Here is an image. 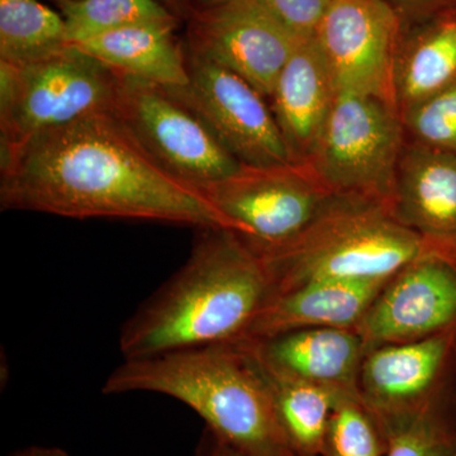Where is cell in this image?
<instances>
[{"label": "cell", "mask_w": 456, "mask_h": 456, "mask_svg": "<svg viewBox=\"0 0 456 456\" xmlns=\"http://www.w3.org/2000/svg\"><path fill=\"white\" fill-rule=\"evenodd\" d=\"M0 208L232 230L197 188L147 154L113 110L0 149Z\"/></svg>", "instance_id": "obj_1"}, {"label": "cell", "mask_w": 456, "mask_h": 456, "mask_svg": "<svg viewBox=\"0 0 456 456\" xmlns=\"http://www.w3.org/2000/svg\"><path fill=\"white\" fill-rule=\"evenodd\" d=\"M274 296L263 255L228 228H200L188 260L123 325L125 359L241 340Z\"/></svg>", "instance_id": "obj_2"}, {"label": "cell", "mask_w": 456, "mask_h": 456, "mask_svg": "<svg viewBox=\"0 0 456 456\" xmlns=\"http://www.w3.org/2000/svg\"><path fill=\"white\" fill-rule=\"evenodd\" d=\"M102 391L108 395L158 393L176 399L240 455L297 456L241 342L125 359Z\"/></svg>", "instance_id": "obj_3"}, {"label": "cell", "mask_w": 456, "mask_h": 456, "mask_svg": "<svg viewBox=\"0 0 456 456\" xmlns=\"http://www.w3.org/2000/svg\"><path fill=\"white\" fill-rule=\"evenodd\" d=\"M259 253L275 296L316 281H387L419 257L456 256V241L411 230L384 204L338 197L298 236Z\"/></svg>", "instance_id": "obj_4"}, {"label": "cell", "mask_w": 456, "mask_h": 456, "mask_svg": "<svg viewBox=\"0 0 456 456\" xmlns=\"http://www.w3.org/2000/svg\"><path fill=\"white\" fill-rule=\"evenodd\" d=\"M121 75L74 45L31 64L0 62V149L112 110Z\"/></svg>", "instance_id": "obj_5"}, {"label": "cell", "mask_w": 456, "mask_h": 456, "mask_svg": "<svg viewBox=\"0 0 456 456\" xmlns=\"http://www.w3.org/2000/svg\"><path fill=\"white\" fill-rule=\"evenodd\" d=\"M401 113L380 99L338 92L307 164L338 197L391 207L403 151Z\"/></svg>", "instance_id": "obj_6"}, {"label": "cell", "mask_w": 456, "mask_h": 456, "mask_svg": "<svg viewBox=\"0 0 456 456\" xmlns=\"http://www.w3.org/2000/svg\"><path fill=\"white\" fill-rule=\"evenodd\" d=\"M257 251L290 241L320 217L335 196L307 164L254 167L197 188Z\"/></svg>", "instance_id": "obj_7"}, {"label": "cell", "mask_w": 456, "mask_h": 456, "mask_svg": "<svg viewBox=\"0 0 456 456\" xmlns=\"http://www.w3.org/2000/svg\"><path fill=\"white\" fill-rule=\"evenodd\" d=\"M113 112L152 159L194 188L233 175L242 164L202 121L158 84L121 74Z\"/></svg>", "instance_id": "obj_8"}, {"label": "cell", "mask_w": 456, "mask_h": 456, "mask_svg": "<svg viewBox=\"0 0 456 456\" xmlns=\"http://www.w3.org/2000/svg\"><path fill=\"white\" fill-rule=\"evenodd\" d=\"M188 83L163 86L196 114L222 146L242 165L293 163L272 108L241 77L187 51Z\"/></svg>", "instance_id": "obj_9"}, {"label": "cell", "mask_w": 456, "mask_h": 456, "mask_svg": "<svg viewBox=\"0 0 456 456\" xmlns=\"http://www.w3.org/2000/svg\"><path fill=\"white\" fill-rule=\"evenodd\" d=\"M403 20L387 0H332L316 40L338 92L380 99L399 110L395 66Z\"/></svg>", "instance_id": "obj_10"}, {"label": "cell", "mask_w": 456, "mask_h": 456, "mask_svg": "<svg viewBox=\"0 0 456 456\" xmlns=\"http://www.w3.org/2000/svg\"><path fill=\"white\" fill-rule=\"evenodd\" d=\"M301 40L261 0H227L198 12L188 50L230 69L269 99Z\"/></svg>", "instance_id": "obj_11"}, {"label": "cell", "mask_w": 456, "mask_h": 456, "mask_svg": "<svg viewBox=\"0 0 456 456\" xmlns=\"http://www.w3.org/2000/svg\"><path fill=\"white\" fill-rule=\"evenodd\" d=\"M456 387V329L368 351L358 379L360 402L378 421L416 415Z\"/></svg>", "instance_id": "obj_12"}, {"label": "cell", "mask_w": 456, "mask_h": 456, "mask_svg": "<svg viewBox=\"0 0 456 456\" xmlns=\"http://www.w3.org/2000/svg\"><path fill=\"white\" fill-rule=\"evenodd\" d=\"M456 329V256L428 255L383 285L356 331L368 351Z\"/></svg>", "instance_id": "obj_13"}, {"label": "cell", "mask_w": 456, "mask_h": 456, "mask_svg": "<svg viewBox=\"0 0 456 456\" xmlns=\"http://www.w3.org/2000/svg\"><path fill=\"white\" fill-rule=\"evenodd\" d=\"M338 93L316 37L302 38L269 97L293 163L305 164L311 158Z\"/></svg>", "instance_id": "obj_14"}, {"label": "cell", "mask_w": 456, "mask_h": 456, "mask_svg": "<svg viewBox=\"0 0 456 456\" xmlns=\"http://www.w3.org/2000/svg\"><path fill=\"white\" fill-rule=\"evenodd\" d=\"M248 341L278 370L338 395L358 397L360 368L368 347L356 330L303 329Z\"/></svg>", "instance_id": "obj_15"}, {"label": "cell", "mask_w": 456, "mask_h": 456, "mask_svg": "<svg viewBox=\"0 0 456 456\" xmlns=\"http://www.w3.org/2000/svg\"><path fill=\"white\" fill-rule=\"evenodd\" d=\"M389 209L421 235L456 241V154L419 142L403 147Z\"/></svg>", "instance_id": "obj_16"}, {"label": "cell", "mask_w": 456, "mask_h": 456, "mask_svg": "<svg viewBox=\"0 0 456 456\" xmlns=\"http://www.w3.org/2000/svg\"><path fill=\"white\" fill-rule=\"evenodd\" d=\"M387 281H316L275 294L241 340L320 327L356 330Z\"/></svg>", "instance_id": "obj_17"}, {"label": "cell", "mask_w": 456, "mask_h": 456, "mask_svg": "<svg viewBox=\"0 0 456 456\" xmlns=\"http://www.w3.org/2000/svg\"><path fill=\"white\" fill-rule=\"evenodd\" d=\"M456 80V5L403 22L395 90L399 113Z\"/></svg>", "instance_id": "obj_18"}, {"label": "cell", "mask_w": 456, "mask_h": 456, "mask_svg": "<svg viewBox=\"0 0 456 456\" xmlns=\"http://www.w3.org/2000/svg\"><path fill=\"white\" fill-rule=\"evenodd\" d=\"M176 22L125 27L73 44L112 68L160 86L188 83L187 51L176 40Z\"/></svg>", "instance_id": "obj_19"}, {"label": "cell", "mask_w": 456, "mask_h": 456, "mask_svg": "<svg viewBox=\"0 0 456 456\" xmlns=\"http://www.w3.org/2000/svg\"><path fill=\"white\" fill-rule=\"evenodd\" d=\"M248 351L272 401L278 424L297 456H321L327 425L345 395L321 388L278 370L261 358L253 344L237 340ZM353 397V395H351Z\"/></svg>", "instance_id": "obj_20"}, {"label": "cell", "mask_w": 456, "mask_h": 456, "mask_svg": "<svg viewBox=\"0 0 456 456\" xmlns=\"http://www.w3.org/2000/svg\"><path fill=\"white\" fill-rule=\"evenodd\" d=\"M69 45L61 13L40 0H0V62L31 64Z\"/></svg>", "instance_id": "obj_21"}, {"label": "cell", "mask_w": 456, "mask_h": 456, "mask_svg": "<svg viewBox=\"0 0 456 456\" xmlns=\"http://www.w3.org/2000/svg\"><path fill=\"white\" fill-rule=\"evenodd\" d=\"M379 424L386 456H456V387L416 415Z\"/></svg>", "instance_id": "obj_22"}, {"label": "cell", "mask_w": 456, "mask_h": 456, "mask_svg": "<svg viewBox=\"0 0 456 456\" xmlns=\"http://www.w3.org/2000/svg\"><path fill=\"white\" fill-rule=\"evenodd\" d=\"M56 4L70 45L125 27L178 20L158 0H61Z\"/></svg>", "instance_id": "obj_23"}, {"label": "cell", "mask_w": 456, "mask_h": 456, "mask_svg": "<svg viewBox=\"0 0 456 456\" xmlns=\"http://www.w3.org/2000/svg\"><path fill=\"white\" fill-rule=\"evenodd\" d=\"M388 441L377 417L359 397L338 399L330 417L321 456H386Z\"/></svg>", "instance_id": "obj_24"}, {"label": "cell", "mask_w": 456, "mask_h": 456, "mask_svg": "<svg viewBox=\"0 0 456 456\" xmlns=\"http://www.w3.org/2000/svg\"><path fill=\"white\" fill-rule=\"evenodd\" d=\"M416 142L456 154V80L401 113Z\"/></svg>", "instance_id": "obj_25"}, {"label": "cell", "mask_w": 456, "mask_h": 456, "mask_svg": "<svg viewBox=\"0 0 456 456\" xmlns=\"http://www.w3.org/2000/svg\"><path fill=\"white\" fill-rule=\"evenodd\" d=\"M297 37L316 35L332 0H261Z\"/></svg>", "instance_id": "obj_26"}, {"label": "cell", "mask_w": 456, "mask_h": 456, "mask_svg": "<svg viewBox=\"0 0 456 456\" xmlns=\"http://www.w3.org/2000/svg\"><path fill=\"white\" fill-rule=\"evenodd\" d=\"M403 22L421 20L444 9L454 7L456 0H387Z\"/></svg>", "instance_id": "obj_27"}, {"label": "cell", "mask_w": 456, "mask_h": 456, "mask_svg": "<svg viewBox=\"0 0 456 456\" xmlns=\"http://www.w3.org/2000/svg\"><path fill=\"white\" fill-rule=\"evenodd\" d=\"M197 456H242L227 445L220 437L216 436L208 428L203 431L197 446Z\"/></svg>", "instance_id": "obj_28"}, {"label": "cell", "mask_w": 456, "mask_h": 456, "mask_svg": "<svg viewBox=\"0 0 456 456\" xmlns=\"http://www.w3.org/2000/svg\"><path fill=\"white\" fill-rule=\"evenodd\" d=\"M9 456H71L66 450L57 446L32 445L18 449Z\"/></svg>", "instance_id": "obj_29"}, {"label": "cell", "mask_w": 456, "mask_h": 456, "mask_svg": "<svg viewBox=\"0 0 456 456\" xmlns=\"http://www.w3.org/2000/svg\"><path fill=\"white\" fill-rule=\"evenodd\" d=\"M55 2H61V0H55ZM158 2L163 3L165 7L170 9L174 14H176V11H180V5H182L183 0H158Z\"/></svg>", "instance_id": "obj_30"}, {"label": "cell", "mask_w": 456, "mask_h": 456, "mask_svg": "<svg viewBox=\"0 0 456 456\" xmlns=\"http://www.w3.org/2000/svg\"><path fill=\"white\" fill-rule=\"evenodd\" d=\"M198 4H200V11L203 9H208L216 7V5H220L222 3L227 2V0H197Z\"/></svg>", "instance_id": "obj_31"}]
</instances>
